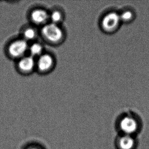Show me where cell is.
<instances>
[{"mask_svg":"<svg viewBox=\"0 0 149 149\" xmlns=\"http://www.w3.org/2000/svg\"><path fill=\"white\" fill-rule=\"evenodd\" d=\"M18 35L30 43L40 39L39 28L28 23L21 27Z\"/></svg>","mask_w":149,"mask_h":149,"instance_id":"obj_7","label":"cell"},{"mask_svg":"<svg viewBox=\"0 0 149 149\" xmlns=\"http://www.w3.org/2000/svg\"><path fill=\"white\" fill-rule=\"evenodd\" d=\"M29 149H40L38 147H33L30 148Z\"/></svg>","mask_w":149,"mask_h":149,"instance_id":"obj_13","label":"cell"},{"mask_svg":"<svg viewBox=\"0 0 149 149\" xmlns=\"http://www.w3.org/2000/svg\"><path fill=\"white\" fill-rule=\"evenodd\" d=\"M121 22L119 14L117 12H109L102 18L101 28L105 32L113 33L117 30Z\"/></svg>","mask_w":149,"mask_h":149,"instance_id":"obj_6","label":"cell"},{"mask_svg":"<svg viewBox=\"0 0 149 149\" xmlns=\"http://www.w3.org/2000/svg\"><path fill=\"white\" fill-rule=\"evenodd\" d=\"M119 127L125 134L131 135L137 130L138 124L133 117L126 116L121 120Z\"/></svg>","mask_w":149,"mask_h":149,"instance_id":"obj_8","label":"cell"},{"mask_svg":"<svg viewBox=\"0 0 149 149\" xmlns=\"http://www.w3.org/2000/svg\"><path fill=\"white\" fill-rule=\"evenodd\" d=\"M29 43L20 36L9 39L4 45V54L10 60H18L28 54Z\"/></svg>","mask_w":149,"mask_h":149,"instance_id":"obj_2","label":"cell"},{"mask_svg":"<svg viewBox=\"0 0 149 149\" xmlns=\"http://www.w3.org/2000/svg\"><path fill=\"white\" fill-rule=\"evenodd\" d=\"M39 33L40 40L50 47H59L67 39V30L63 24L48 22L39 28Z\"/></svg>","mask_w":149,"mask_h":149,"instance_id":"obj_1","label":"cell"},{"mask_svg":"<svg viewBox=\"0 0 149 149\" xmlns=\"http://www.w3.org/2000/svg\"><path fill=\"white\" fill-rule=\"evenodd\" d=\"M57 59L54 52L46 49L36 58V73L40 75L50 74L56 67Z\"/></svg>","mask_w":149,"mask_h":149,"instance_id":"obj_3","label":"cell"},{"mask_svg":"<svg viewBox=\"0 0 149 149\" xmlns=\"http://www.w3.org/2000/svg\"><path fill=\"white\" fill-rule=\"evenodd\" d=\"M46 45L40 39L29 43L28 54L37 58L46 50Z\"/></svg>","mask_w":149,"mask_h":149,"instance_id":"obj_10","label":"cell"},{"mask_svg":"<svg viewBox=\"0 0 149 149\" xmlns=\"http://www.w3.org/2000/svg\"><path fill=\"white\" fill-rule=\"evenodd\" d=\"M135 146V140L130 135H123L117 141L119 149H133Z\"/></svg>","mask_w":149,"mask_h":149,"instance_id":"obj_11","label":"cell"},{"mask_svg":"<svg viewBox=\"0 0 149 149\" xmlns=\"http://www.w3.org/2000/svg\"><path fill=\"white\" fill-rule=\"evenodd\" d=\"M122 22H129L134 19V13L131 10H125L119 14Z\"/></svg>","mask_w":149,"mask_h":149,"instance_id":"obj_12","label":"cell"},{"mask_svg":"<svg viewBox=\"0 0 149 149\" xmlns=\"http://www.w3.org/2000/svg\"><path fill=\"white\" fill-rule=\"evenodd\" d=\"M27 18L28 23L40 28L49 22V9L43 5H34L28 11Z\"/></svg>","mask_w":149,"mask_h":149,"instance_id":"obj_4","label":"cell"},{"mask_svg":"<svg viewBox=\"0 0 149 149\" xmlns=\"http://www.w3.org/2000/svg\"><path fill=\"white\" fill-rule=\"evenodd\" d=\"M16 72L22 76H29L36 72V58L27 54L14 61Z\"/></svg>","mask_w":149,"mask_h":149,"instance_id":"obj_5","label":"cell"},{"mask_svg":"<svg viewBox=\"0 0 149 149\" xmlns=\"http://www.w3.org/2000/svg\"><path fill=\"white\" fill-rule=\"evenodd\" d=\"M65 18V11L61 6L56 5L49 9V22L63 24Z\"/></svg>","mask_w":149,"mask_h":149,"instance_id":"obj_9","label":"cell"}]
</instances>
